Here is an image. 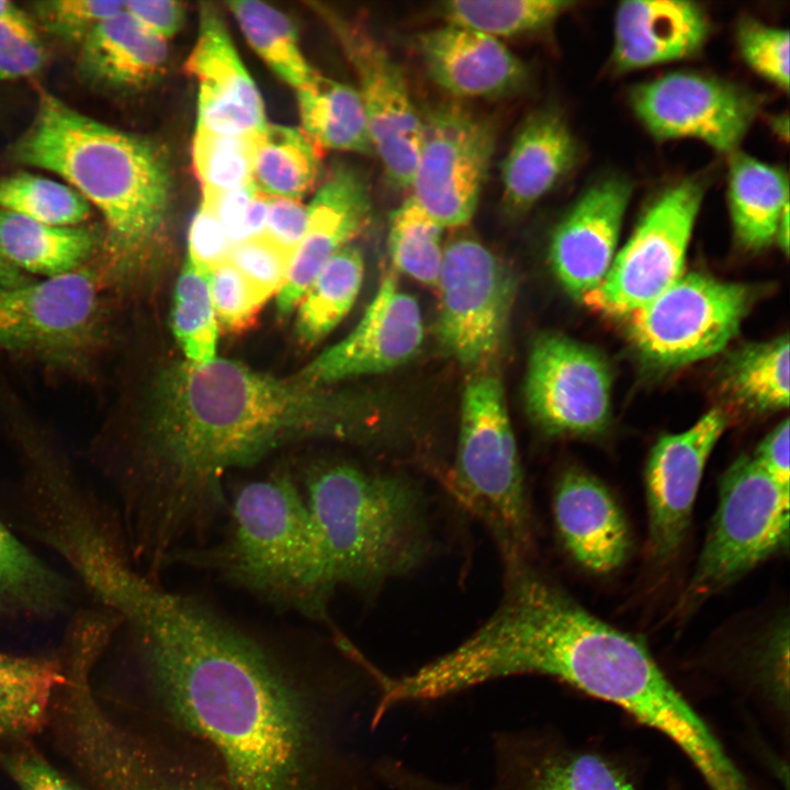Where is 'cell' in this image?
<instances>
[{"label":"cell","instance_id":"obj_1","mask_svg":"<svg viewBox=\"0 0 790 790\" xmlns=\"http://www.w3.org/2000/svg\"><path fill=\"white\" fill-rule=\"evenodd\" d=\"M150 696L232 790H370L345 742L351 690L318 681L202 600L154 580L124 616Z\"/></svg>","mask_w":790,"mask_h":790},{"label":"cell","instance_id":"obj_2","mask_svg":"<svg viewBox=\"0 0 790 790\" xmlns=\"http://www.w3.org/2000/svg\"><path fill=\"white\" fill-rule=\"evenodd\" d=\"M12 158L61 177L102 215L97 272L103 287L140 278L166 219L169 176L149 142L99 122L44 93Z\"/></svg>","mask_w":790,"mask_h":790},{"label":"cell","instance_id":"obj_3","mask_svg":"<svg viewBox=\"0 0 790 790\" xmlns=\"http://www.w3.org/2000/svg\"><path fill=\"white\" fill-rule=\"evenodd\" d=\"M228 526L213 544L184 549L168 564L211 571L262 600L327 621L336 588L302 488L286 472L242 484L228 500Z\"/></svg>","mask_w":790,"mask_h":790},{"label":"cell","instance_id":"obj_4","mask_svg":"<svg viewBox=\"0 0 790 790\" xmlns=\"http://www.w3.org/2000/svg\"><path fill=\"white\" fill-rule=\"evenodd\" d=\"M302 486L336 589L374 590L426 557L430 526L418 483L323 462L307 470Z\"/></svg>","mask_w":790,"mask_h":790},{"label":"cell","instance_id":"obj_5","mask_svg":"<svg viewBox=\"0 0 790 790\" xmlns=\"http://www.w3.org/2000/svg\"><path fill=\"white\" fill-rule=\"evenodd\" d=\"M451 487L490 530L507 564L527 561L532 518L501 381L473 371L461 402Z\"/></svg>","mask_w":790,"mask_h":790},{"label":"cell","instance_id":"obj_6","mask_svg":"<svg viewBox=\"0 0 790 790\" xmlns=\"http://www.w3.org/2000/svg\"><path fill=\"white\" fill-rule=\"evenodd\" d=\"M103 285L97 269L0 284V349L52 369L87 372L105 338Z\"/></svg>","mask_w":790,"mask_h":790},{"label":"cell","instance_id":"obj_7","mask_svg":"<svg viewBox=\"0 0 790 790\" xmlns=\"http://www.w3.org/2000/svg\"><path fill=\"white\" fill-rule=\"evenodd\" d=\"M789 493L753 456L741 455L729 466L687 601H701L788 550Z\"/></svg>","mask_w":790,"mask_h":790},{"label":"cell","instance_id":"obj_8","mask_svg":"<svg viewBox=\"0 0 790 790\" xmlns=\"http://www.w3.org/2000/svg\"><path fill=\"white\" fill-rule=\"evenodd\" d=\"M437 287L440 346L472 371L490 369L507 334L516 294L512 272L481 241L462 236L444 246Z\"/></svg>","mask_w":790,"mask_h":790},{"label":"cell","instance_id":"obj_9","mask_svg":"<svg viewBox=\"0 0 790 790\" xmlns=\"http://www.w3.org/2000/svg\"><path fill=\"white\" fill-rule=\"evenodd\" d=\"M756 294L752 286L708 275H681L656 298L629 314L639 351L662 366L712 357L737 335Z\"/></svg>","mask_w":790,"mask_h":790},{"label":"cell","instance_id":"obj_10","mask_svg":"<svg viewBox=\"0 0 790 790\" xmlns=\"http://www.w3.org/2000/svg\"><path fill=\"white\" fill-rule=\"evenodd\" d=\"M703 184L686 179L664 190L647 207L601 284L583 301L598 312L628 316L681 275Z\"/></svg>","mask_w":790,"mask_h":790},{"label":"cell","instance_id":"obj_11","mask_svg":"<svg viewBox=\"0 0 790 790\" xmlns=\"http://www.w3.org/2000/svg\"><path fill=\"white\" fill-rule=\"evenodd\" d=\"M410 189L416 202L444 229L471 222L496 146L493 123L455 103L421 115Z\"/></svg>","mask_w":790,"mask_h":790},{"label":"cell","instance_id":"obj_12","mask_svg":"<svg viewBox=\"0 0 790 790\" xmlns=\"http://www.w3.org/2000/svg\"><path fill=\"white\" fill-rule=\"evenodd\" d=\"M315 9L337 38L357 80L374 154L395 189H409L416 167L421 115L405 76L386 49L360 23L324 4Z\"/></svg>","mask_w":790,"mask_h":790},{"label":"cell","instance_id":"obj_13","mask_svg":"<svg viewBox=\"0 0 790 790\" xmlns=\"http://www.w3.org/2000/svg\"><path fill=\"white\" fill-rule=\"evenodd\" d=\"M630 102L655 138H693L724 154L735 151L759 108L757 98L745 89L689 71L634 87Z\"/></svg>","mask_w":790,"mask_h":790},{"label":"cell","instance_id":"obj_14","mask_svg":"<svg viewBox=\"0 0 790 790\" xmlns=\"http://www.w3.org/2000/svg\"><path fill=\"white\" fill-rule=\"evenodd\" d=\"M524 395L531 419L545 432L596 435L610 418V371L587 346L562 335H542L531 348Z\"/></svg>","mask_w":790,"mask_h":790},{"label":"cell","instance_id":"obj_15","mask_svg":"<svg viewBox=\"0 0 790 790\" xmlns=\"http://www.w3.org/2000/svg\"><path fill=\"white\" fill-rule=\"evenodd\" d=\"M727 426L713 408L692 427L661 437L645 469L647 548L658 562L673 558L684 543L707 461Z\"/></svg>","mask_w":790,"mask_h":790},{"label":"cell","instance_id":"obj_16","mask_svg":"<svg viewBox=\"0 0 790 790\" xmlns=\"http://www.w3.org/2000/svg\"><path fill=\"white\" fill-rule=\"evenodd\" d=\"M418 302L402 290L395 271H387L358 325L297 374L325 385L377 374L409 361L424 341Z\"/></svg>","mask_w":790,"mask_h":790},{"label":"cell","instance_id":"obj_17","mask_svg":"<svg viewBox=\"0 0 790 790\" xmlns=\"http://www.w3.org/2000/svg\"><path fill=\"white\" fill-rule=\"evenodd\" d=\"M199 36L185 70L199 84L198 129L252 135L266 123L261 95L242 65L217 9H200Z\"/></svg>","mask_w":790,"mask_h":790},{"label":"cell","instance_id":"obj_18","mask_svg":"<svg viewBox=\"0 0 790 790\" xmlns=\"http://www.w3.org/2000/svg\"><path fill=\"white\" fill-rule=\"evenodd\" d=\"M631 185L608 178L588 188L573 204L551 237L553 270L575 297L584 298L607 275L619 240Z\"/></svg>","mask_w":790,"mask_h":790},{"label":"cell","instance_id":"obj_19","mask_svg":"<svg viewBox=\"0 0 790 790\" xmlns=\"http://www.w3.org/2000/svg\"><path fill=\"white\" fill-rule=\"evenodd\" d=\"M371 215L372 200L364 176L351 166H337L307 206L304 236L276 294L279 316L294 311L327 262L366 228Z\"/></svg>","mask_w":790,"mask_h":790},{"label":"cell","instance_id":"obj_20","mask_svg":"<svg viewBox=\"0 0 790 790\" xmlns=\"http://www.w3.org/2000/svg\"><path fill=\"white\" fill-rule=\"evenodd\" d=\"M430 79L447 93L464 99H493L523 88L528 69L500 40L444 24L414 36Z\"/></svg>","mask_w":790,"mask_h":790},{"label":"cell","instance_id":"obj_21","mask_svg":"<svg viewBox=\"0 0 790 790\" xmlns=\"http://www.w3.org/2000/svg\"><path fill=\"white\" fill-rule=\"evenodd\" d=\"M553 514L565 549L584 568L608 574L627 560V520L609 489L594 475L577 467L566 470L555 486Z\"/></svg>","mask_w":790,"mask_h":790},{"label":"cell","instance_id":"obj_22","mask_svg":"<svg viewBox=\"0 0 790 790\" xmlns=\"http://www.w3.org/2000/svg\"><path fill=\"white\" fill-rule=\"evenodd\" d=\"M709 27L704 10L692 1H622L614 15L611 61L624 72L692 56Z\"/></svg>","mask_w":790,"mask_h":790},{"label":"cell","instance_id":"obj_23","mask_svg":"<svg viewBox=\"0 0 790 790\" xmlns=\"http://www.w3.org/2000/svg\"><path fill=\"white\" fill-rule=\"evenodd\" d=\"M495 755L493 790H633L606 758L546 747L527 733L499 736Z\"/></svg>","mask_w":790,"mask_h":790},{"label":"cell","instance_id":"obj_24","mask_svg":"<svg viewBox=\"0 0 790 790\" xmlns=\"http://www.w3.org/2000/svg\"><path fill=\"white\" fill-rule=\"evenodd\" d=\"M577 158L576 140L553 109L535 111L516 134L501 163V206L517 217L546 195Z\"/></svg>","mask_w":790,"mask_h":790},{"label":"cell","instance_id":"obj_25","mask_svg":"<svg viewBox=\"0 0 790 790\" xmlns=\"http://www.w3.org/2000/svg\"><path fill=\"white\" fill-rule=\"evenodd\" d=\"M78 68L90 83L110 89H137L161 75L168 57L166 41L125 9L101 22L79 45Z\"/></svg>","mask_w":790,"mask_h":790},{"label":"cell","instance_id":"obj_26","mask_svg":"<svg viewBox=\"0 0 790 790\" xmlns=\"http://www.w3.org/2000/svg\"><path fill=\"white\" fill-rule=\"evenodd\" d=\"M101 242L102 234L88 226L49 225L0 211V252L25 274L49 279L77 271Z\"/></svg>","mask_w":790,"mask_h":790},{"label":"cell","instance_id":"obj_27","mask_svg":"<svg viewBox=\"0 0 790 790\" xmlns=\"http://www.w3.org/2000/svg\"><path fill=\"white\" fill-rule=\"evenodd\" d=\"M65 681L59 659L0 652V745L32 740L47 723Z\"/></svg>","mask_w":790,"mask_h":790},{"label":"cell","instance_id":"obj_28","mask_svg":"<svg viewBox=\"0 0 790 790\" xmlns=\"http://www.w3.org/2000/svg\"><path fill=\"white\" fill-rule=\"evenodd\" d=\"M729 205L738 242L759 250L772 240L789 207L787 174L747 154L734 151L729 168Z\"/></svg>","mask_w":790,"mask_h":790},{"label":"cell","instance_id":"obj_29","mask_svg":"<svg viewBox=\"0 0 790 790\" xmlns=\"http://www.w3.org/2000/svg\"><path fill=\"white\" fill-rule=\"evenodd\" d=\"M69 597L67 582L0 520V623L52 618L65 610Z\"/></svg>","mask_w":790,"mask_h":790},{"label":"cell","instance_id":"obj_30","mask_svg":"<svg viewBox=\"0 0 790 790\" xmlns=\"http://www.w3.org/2000/svg\"><path fill=\"white\" fill-rule=\"evenodd\" d=\"M303 132L319 148L375 155L357 90L318 72L297 90Z\"/></svg>","mask_w":790,"mask_h":790},{"label":"cell","instance_id":"obj_31","mask_svg":"<svg viewBox=\"0 0 790 790\" xmlns=\"http://www.w3.org/2000/svg\"><path fill=\"white\" fill-rule=\"evenodd\" d=\"M319 170V148L303 131L267 124L252 134L251 180L260 193L298 200L313 189Z\"/></svg>","mask_w":790,"mask_h":790},{"label":"cell","instance_id":"obj_32","mask_svg":"<svg viewBox=\"0 0 790 790\" xmlns=\"http://www.w3.org/2000/svg\"><path fill=\"white\" fill-rule=\"evenodd\" d=\"M363 274V256L351 245L327 262L300 301L296 334L302 343H317L342 320L358 297Z\"/></svg>","mask_w":790,"mask_h":790},{"label":"cell","instance_id":"obj_33","mask_svg":"<svg viewBox=\"0 0 790 790\" xmlns=\"http://www.w3.org/2000/svg\"><path fill=\"white\" fill-rule=\"evenodd\" d=\"M789 338L753 343L735 352L723 374L725 391L755 411H774L789 405Z\"/></svg>","mask_w":790,"mask_h":790},{"label":"cell","instance_id":"obj_34","mask_svg":"<svg viewBox=\"0 0 790 790\" xmlns=\"http://www.w3.org/2000/svg\"><path fill=\"white\" fill-rule=\"evenodd\" d=\"M576 4L569 0H452L435 11L445 24L499 40L539 32Z\"/></svg>","mask_w":790,"mask_h":790},{"label":"cell","instance_id":"obj_35","mask_svg":"<svg viewBox=\"0 0 790 790\" xmlns=\"http://www.w3.org/2000/svg\"><path fill=\"white\" fill-rule=\"evenodd\" d=\"M227 4L248 43L280 79L298 90L315 76L317 71L302 54L295 26L284 13L256 0Z\"/></svg>","mask_w":790,"mask_h":790},{"label":"cell","instance_id":"obj_36","mask_svg":"<svg viewBox=\"0 0 790 790\" xmlns=\"http://www.w3.org/2000/svg\"><path fill=\"white\" fill-rule=\"evenodd\" d=\"M444 228L409 195L390 213L387 251L395 268L437 287L443 260Z\"/></svg>","mask_w":790,"mask_h":790},{"label":"cell","instance_id":"obj_37","mask_svg":"<svg viewBox=\"0 0 790 790\" xmlns=\"http://www.w3.org/2000/svg\"><path fill=\"white\" fill-rule=\"evenodd\" d=\"M91 208L67 183L29 172L0 178V211L49 225L75 226L90 216Z\"/></svg>","mask_w":790,"mask_h":790},{"label":"cell","instance_id":"obj_38","mask_svg":"<svg viewBox=\"0 0 790 790\" xmlns=\"http://www.w3.org/2000/svg\"><path fill=\"white\" fill-rule=\"evenodd\" d=\"M171 321L188 361L204 364L215 359L218 324L210 275L199 272L187 261L177 281Z\"/></svg>","mask_w":790,"mask_h":790},{"label":"cell","instance_id":"obj_39","mask_svg":"<svg viewBox=\"0 0 790 790\" xmlns=\"http://www.w3.org/2000/svg\"><path fill=\"white\" fill-rule=\"evenodd\" d=\"M251 137L196 128L192 157L203 198L236 190L252 181Z\"/></svg>","mask_w":790,"mask_h":790},{"label":"cell","instance_id":"obj_40","mask_svg":"<svg viewBox=\"0 0 790 790\" xmlns=\"http://www.w3.org/2000/svg\"><path fill=\"white\" fill-rule=\"evenodd\" d=\"M292 258L291 251L263 234L234 244L227 260L266 303L284 285Z\"/></svg>","mask_w":790,"mask_h":790},{"label":"cell","instance_id":"obj_41","mask_svg":"<svg viewBox=\"0 0 790 790\" xmlns=\"http://www.w3.org/2000/svg\"><path fill=\"white\" fill-rule=\"evenodd\" d=\"M125 1L46 0L33 4L41 25L57 38L81 44L104 20L122 12Z\"/></svg>","mask_w":790,"mask_h":790},{"label":"cell","instance_id":"obj_42","mask_svg":"<svg viewBox=\"0 0 790 790\" xmlns=\"http://www.w3.org/2000/svg\"><path fill=\"white\" fill-rule=\"evenodd\" d=\"M737 46L745 63L782 90L789 88V32L753 19L737 26Z\"/></svg>","mask_w":790,"mask_h":790},{"label":"cell","instance_id":"obj_43","mask_svg":"<svg viewBox=\"0 0 790 790\" xmlns=\"http://www.w3.org/2000/svg\"><path fill=\"white\" fill-rule=\"evenodd\" d=\"M45 61L46 50L32 20L16 5L0 16V80L32 77Z\"/></svg>","mask_w":790,"mask_h":790},{"label":"cell","instance_id":"obj_44","mask_svg":"<svg viewBox=\"0 0 790 790\" xmlns=\"http://www.w3.org/2000/svg\"><path fill=\"white\" fill-rule=\"evenodd\" d=\"M210 291L217 324L230 334L251 328L264 304L228 260L211 272Z\"/></svg>","mask_w":790,"mask_h":790},{"label":"cell","instance_id":"obj_45","mask_svg":"<svg viewBox=\"0 0 790 790\" xmlns=\"http://www.w3.org/2000/svg\"><path fill=\"white\" fill-rule=\"evenodd\" d=\"M0 767L19 790H81L48 761L32 740L0 745Z\"/></svg>","mask_w":790,"mask_h":790},{"label":"cell","instance_id":"obj_46","mask_svg":"<svg viewBox=\"0 0 790 790\" xmlns=\"http://www.w3.org/2000/svg\"><path fill=\"white\" fill-rule=\"evenodd\" d=\"M232 246L222 224L201 204L189 229L185 261L199 272L210 275L217 266L227 261Z\"/></svg>","mask_w":790,"mask_h":790},{"label":"cell","instance_id":"obj_47","mask_svg":"<svg viewBox=\"0 0 790 790\" xmlns=\"http://www.w3.org/2000/svg\"><path fill=\"white\" fill-rule=\"evenodd\" d=\"M307 223V206L297 200L269 196L264 235L293 255Z\"/></svg>","mask_w":790,"mask_h":790},{"label":"cell","instance_id":"obj_48","mask_svg":"<svg viewBox=\"0 0 790 790\" xmlns=\"http://www.w3.org/2000/svg\"><path fill=\"white\" fill-rule=\"evenodd\" d=\"M259 191L253 182L224 192L203 198L202 205L208 208L222 224L233 245L245 239V221L249 205Z\"/></svg>","mask_w":790,"mask_h":790},{"label":"cell","instance_id":"obj_49","mask_svg":"<svg viewBox=\"0 0 790 790\" xmlns=\"http://www.w3.org/2000/svg\"><path fill=\"white\" fill-rule=\"evenodd\" d=\"M124 9L162 40L176 34L184 20L182 3L172 0L125 1Z\"/></svg>","mask_w":790,"mask_h":790},{"label":"cell","instance_id":"obj_50","mask_svg":"<svg viewBox=\"0 0 790 790\" xmlns=\"http://www.w3.org/2000/svg\"><path fill=\"white\" fill-rule=\"evenodd\" d=\"M788 655L789 632L788 623H785L774 631L761 657L765 684L780 707L788 704Z\"/></svg>","mask_w":790,"mask_h":790},{"label":"cell","instance_id":"obj_51","mask_svg":"<svg viewBox=\"0 0 790 790\" xmlns=\"http://www.w3.org/2000/svg\"><path fill=\"white\" fill-rule=\"evenodd\" d=\"M789 432V420L785 419L766 436L753 456L765 473L787 488H790Z\"/></svg>","mask_w":790,"mask_h":790},{"label":"cell","instance_id":"obj_52","mask_svg":"<svg viewBox=\"0 0 790 790\" xmlns=\"http://www.w3.org/2000/svg\"><path fill=\"white\" fill-rule=\"evenodd\" d=\"M376 774L391 790H456L395 759H384L377 764Z\"/></svg>","mask_w":790,"mask_h":790},{"label":"cell","instance_id":"obj_53","mask_svg":"<svg viewBox=\"0 0 790 790\" xmlns=\"http://www.w3.org/2000/svg\"><path fill=\"white\" fill-rule=\"evenodd\" d=\"M33 279L12 266L0 252V284L5 286H21L32 282Z\"/></svg>","mask_w":790,"mask_h":790},{"label":"cell","instance_id":"obj_54","mask_svg":"<svg viewBox=\"0 0 790 790\" xmlns=\"http://www.w3.org/2000/svg\"><path fill=\"white\" fill-rule=\"evenodd\" d=\"M776 240L787 255L789 250V207L785 210L778 224Z\"/></svg>","mask_w":790,"mask_h":790},{"label":"cell","instance_id":"obj_55","mask_svg":"<svg viewBox=\"0 0 790 790\" xmlns=\"http://www.w3.org/2000/svg\"><path fill=\"white\" fill-rule=\"evenodd\" d=\"M14 3L7 1V0H0V16L4 15L9 11H11L14 8Z\"/></svg>","mask_w":790,"mask_h":790},{"label":"cell","instance_id":"obj_56","mask_svg":"<svg viewBox=\"0 0 790 790\" xmlns=\"http://www.w3.org/2000/svg\"><path fill=\"white\" fill-rule=\"evenodd\" d=\"M373 667H375V666H373ZM373 667H372V668H373ZM372 668H371V672H372ZM371 675H372V674H371ZM372 679H373V678H372ZM373 682H374V681H373ZM371 722H372V721H371ZM372 725H373V726H377L379 724H377V725H374V724L372 723Z\"/></svg>","mask_w":790,"mask_h":790}]
</instances>
